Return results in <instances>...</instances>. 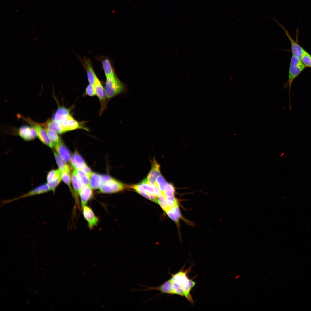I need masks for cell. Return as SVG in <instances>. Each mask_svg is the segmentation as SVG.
<instances>
[{
  "instance_id": "6da1fadb",
  "label": "cell",
  "mask_w": 311,
  "mask_h": 311,
  "mask_svg": "<svg viewBox=\"0 0 311 311\" xmlns=\"http://www.w3.org/2000/svg\"><path fill=\"white\" fill-rule=\"evenodd\" d=\"M184 267L177 273L171 274L170 278L172 283L174 294L185 297L192 305L194 302L191 294V291L195 286L196 282L187 276V273L191 270V267L184 271Z\"/></svg>"
},
{
  "instance_id": "7a4b0ae2",
  "label": "cell",
  "mask_w": 311,
  "mask_h": 311,
  "mask_svg": "<svg viewBox=\"0 0 311 311\" xmlns=\"http://www.w3.org/2000/svg\"><path fill=\"white\" fill-rule=\"evenodd\" d=\"M104 88L109 100L127 91L126 86L115 74L106 77Z\"/></svg>"
},
{
  "instance_id": "3957f363",
  "label": "cell",
  "mask_w": 311,
  "mask_h": 311,
  "mask_svg": "<svg viewBox=\"0 0 311 311\" xmlns=\"http://www.w3.org/2000/svg\"><path fill=\"white\" fill-rule=\"evenodd\" d=\"M306 67L301 61L300 59L292 55L289 65L288 79L285 85V87H289V93L290 103V92L292 84L293 81L306 68Z\"/></svg>"
},
{
  "instance_id": "277c9868",
  "label": "cell",
  "mask_w": 311,
  "mask_h": 311,
  "mask_svg": "<svg viewBox=\"0 0 311 311\" xmlns=\"http://www.w3.org/2000/svg\"><path fill=\"white\" fill-rule=\"evenodd\" d=\"M21 117L34 128L37 132V137L42 143L51 148L53 147V144L48 136L45 129L41 125V123L35 122L29 118L23 116Z\"/></svg>"
},
{
  "instance_id": "5b68a950",
  "label": "cell",
  "mask_w": 311,
  "mask_h": 311,
  "mask_svg": "<svg viewBox=\"0 0 311 311\" xmlns=\"http://www.w3.org/2000/svg\"><path fill=\"white\" fill-rule=\"evenodd\" d=\"M126 187L124 184L113 178L102 183L99 189L102 193L110 194L116 193L122 191Z\"/></svg>"
},
{
  "instance_id": "8992f818",
  "label": "cell",
  "mask_w": 311,
  "mask_h": 311,
  "mask_svg": "<svg viewBox=\"0 0 311 311\" xmlns=\"http://www.w3.org/2000/svg\"><path fill=\"white\" fill-rule=\"evenodd\" d=\"M50 191V190L47 184H44L35 188L20 196L12 199L3 200L1 203V205H3L21 198L44 194Z\"/></svg>"
},
{
  "instance_id": "52a82bcc",
  "label": "cell",
  "mask_w": 311,
  "mask_h": 311,
  "mask_svg": "<svg viewBox=\"0 0 311 311\" xmlns=\"http://www.w3.org/2000/svg\"><path fill=\"white\" fill-rule=\"evenodd\" d=\"M46 179V184L50 190L55 192L62 180L60 171L58 169L50 170L47 175Z\"/></svg>"
},
{
  "instance_id": "ba28073f",
  "label": "cell",
  "mask_w": 311,
  "mask_h": 311,
  "mask_svg": "<svg viewBox=\"0 0 311 311\" xmlns=\"http://www.w3.org/2000/svg\"><path fill=\"white\" fill-rule=\"evenodd\" d=\"M82 206L84 218L87 222L89 228L92 230L97 225L99 222L98 218L90 207L86 205Z\"/></svg>"
},
{
  "instance_id": "9c48e42d",
  "label": "cell",
  "mask_w": 311,
  "mask_h": 311,
  "mask_svg": "<svg viewBox=\"0 0 311 311\" xmlns=\"http://www.w3.org/2000/svg\"><path fill=\"white\" fill-rule=\"evenodd\" d=\"M274 19L284 30L286 35L288 38L291 43L292 55L300 59L305 50L299 44L297 41H295L292 38L287 30L284 26L280 24L275 19Z\"/></svg>"
},
{
  "instance_id": "30bf717a",
  "label": "cell",
  "mask_w": 311,
  "mask_h": 311,
  "mask_svg": "<svg viewBox=\"0 0 311 311\" xmlns=\"http://www.w3.org/2000/svg\"><path fill=\"white\" fill-rule=\"evenodd\" d=\"M18 132V135L26 141L33 140L37 136L36 130L31 126L23 125L19 128Z\"/></svg>"
},
{
  "instance_id": "8fae6325",
  "label": "cell",
  "mask_w": 311,
  "mask_h": 311,
  "mask_svg": "<svg viewBox=\"0 0 311 311\" xmlns=\"http://www.w3.org/2000/svg\"><path fill=\"white\" fill-rule=\"evenodd\" d=\"M146 289L141 290L145 291L158 290L160 291L162 293L174 295L172 287V283L170 279L167 280L160 286L153 287L146 286Z\"/></svg>"
},
{
  "instance_id": "7c38bea8",
  "label": "cell",
  "mask_w": 311,
  "mask_h": 311,
  "mask_svg": "<svg viewBox=\"0 0 311 311\" xmlns=\"http://www.w3.org/2000/svg\"><path fill=\"white\" fill-rule=\"evenodd\" d=\"M165 212L175 222L178 228L180 227L179 221L180 219L184 220L186 221H185L187 220L186 219H184L181 214L179 205L169 208Z\"/></svg>"
},
{
  "instance_id": "4fadbf2b",
  "label": "cell",
  "mask_w": 311,
  "mask_h": 311,
  "mask_svg": "<svg viewBox=\"0 0 311 311\" xmlns=\"http://www.w3.org/2000/svg\"><path fill=\"white\" fill-rule=\"evenodd\" d=\"M53 148L60 156L66 162H70L71 156L70 152L62 141L54 144Z\"/></svg>"
},
{
  "instance_id": "5bb4252c",
  "label": "cell",
  "mask_w": 311,
  "mask_h": 311,
  "mask_svg": "<svg viewBox=\"0 0 311 311\" xmlns=\"http://www.w3.org/2000/svg\"><path fill=\"white\" fill-rule=\"evenodd\" d=\"M160 175V166L155 159H154L152 161L151 169L146 179L150 183L155 185L156 179Z\"/></svg>"
},
{
  "instance_id": "9a60e30c",
  "label": "cell",
  "mask_w": 311,
  "mask_h": 311,
  "mask_svg": "<svg viewBox=\"0 0 311 311\" xmlns=\"http://www.w3.org/2000/svg\"><path fill=\"white\" fill-rule=\"evenodd\" d=\"M83 64L86 69L89 84L94 86L97 77L94 71L92 64L89 60L84 58Z\"/></svg>"
},
{
  "instance_id": "2e32d148",
  "label": "cell",
  "mask_w": 311,
  "mask_h": 311,
  "mask_svg": "<svg viewBox=\"0 0 311 311\" xmlns=\"http://www.w3.org/2000/svg\"><path fill=\"white\" fill-rule=\"evenodd\" d=\"M82 206L86 205L93 196L92 189L89 185H84L79 192Z\"/></svg>"
},
{
  "instance_id": "e0dca14e",
  "label": "cell",
  "mask_w": 311,
  "mask_h": 311,
  "mask_svg": "<svg viewBox=\"0 0 311 311\" xmlns=\"http://www.w3.org/2000/svg\"><path fill=\"white\" fill-rule=\"evenodd\" d=\"M71 180L76 202L79 206V202L78 200V197L79 196L80 191L84 185L79 179L75 170H74L72 173Z\"/></svg>"
},
{
  "instance_id": "ac0fdd59",
  "label": "cell",
  "mask_w": 311,
  "mask_h": 311,
  "mask_svg": "<svg viewBox=\"0 0 311 311\" xmlns=\"http://www.w3.org/2000/svg\"><path fill=\"white\" fill-rule=\"evenodd\" d=\"M70 162L74 169L82 170L87 164L81 156L77 152L72 155Z\"/></svg>"
},
{
  "instance_id": "d6986e66",
  "label": "cell",
  "mask_w": 311,
  "mask_h": 311,
  "mask_svg": "<svg viewBox=\"0 0 311 311\" xmlns=\"http://www.w3.org/2000/svg\"><path fill=\"white\" fill-rule=\"evenodd\" d=\"M139 184L146 192L155 196L157 197L161 193L156 185L150 183L146 178Z\"/></svg>"
},
{
  "instance_id": "ffe728a7",
  "label": "cell",
  "mask_w": 311,
  "mask_h": 311,
  "mask_svg": "<svg viewBox=\"0 0 311 311\" xmlns=\"http://www.w3.org/2000/svg\"><path fill=\"white\" fill-rule=\"evenodd\" d=\"M41 124L45 129L54 131L58 134L64 133L59 124L52 118L49 119L45 122Z\"/></svg>"
},
{
  "instance_id": "44dd1931",
  "label": "cell",
  "mask_w": 311,
  "mask_h": 311,
  "mask_svg": "<svg viewBox=\"0 0 311 311\" xmlns=\"http://www.w3.org/2000/svg\"><path fill=\"white\" fill-rule=\"evenodd\" d=\"M102 184L101 175L92 172L90 176L89 185L94 189H99Z\"/></svg>"
},
{
  "instance_id": "7402d4cb",
  "label": "cell",
  "mask_w": 311,
  "mask_h": 311,
  "mask_svg": "<svg viewBox=\"0 0 311 311\" xmlns=\"http://www.w3.org/2000/svg\"><path fill=\"white\" fill-rule=\"evenodd\" d=\"M101 63L106 77L115 74L111 62L108 58H104L102 60Z\"/></svg>"
},
{
  "instance_id": "603a6c76",
  "label": "cell",
  "mask_w": 311,
  "mask_h": 311,
  "mask_svg": "<svg viewBox=\"0 0 311 311\" xmlns=\"http://www.w3.org/2000/svg\"><path fill=\"white\" fill-rule=\"evenodd\" d=\"M130 187L134 189L137 193L145 198L157 203V197L155 196L146 192L139 184L133 185L130 186Z\"/></svg>"
},
{
  "instance_id": "cb8c5ba5",
  "label": "cell",
  "mask_w": 311,
  "mask_h": 311,
  "mask_svg": "<svg viewBox=\"0 0 311 311\" xmlns=\"http://www.w3.org/2000/svg\"><path fill=\"white\" fill-rule=\"evenodd\" d=\"M62 180L69 187L70 190L71 191V192L73 191L71 188V175L70 170L69 166L68 165L65 169L60 171Z\"/></svg>"
},
{
  "instance_id": "d4e9b609",
  "label": "cell",
  "mask_w": 311,
  "mask_h": 311,
  "mask_svg": "<svg viewBox=\"0 0 311 311\" xmlns=\"http://www.w3.org/2000/svg\"><path fill=\"white\" fill-rule=\"evenodd\" d=\"M74 170L82 184L84 185H89L90 175L82 170Z\"/></svg>"
},
{
  "instance_id": "484cf974",
  "label": "cell",
  "mask_w": 311,
  "mask_h": 311,
  "mask_svg": "<svg viewBox=\"0 0 311 311\" xmlns=\"http://www.w3.org/2000/svg\"><path fill=\"white\" fill-rule=\"evenodd\" d=\"M48 136L52 142L53 145L62 141L61 138L57 132L48 129H45Z\"/></svg>"
},
{
  "instance_id": "4316f807",
  "label": "cell",
  "mask_w": 311,
  "mask_h": 311,
  "mask_svg": "<svg viewBox=\"0 0 311 311\" xmlns=\"http://www.w3.org/2000/svg\"><path fill=\"white\" fill-rule=\"evenodd\" d=\"M167 183L163 177L160 175L156 179L155 185L161 193L163 194Z\"/></svg>"
},
{
  "instance_id": "83f0119b",
  "label": "cell",
  "mask_w": 311,
  "mask_h": 311,
  "mask_svg": "<svg viewBox=\"0 0 311 311\" xmlns=\"http://www.w3.org/2000/svg\"><path fill=\"white\" fill-rule=\"evenodd\" d=\"M157 203L165 212L169 208L166 203L165 196L162 193L157 197Z\"/></svg>"
},
{
  "instance_id": "f1b7e54d",
  "label": "cell",
  "mask_w": 311,
  "mask_h": 311,
  "mask_svg": "<svg viewBox=\"0 0 311 311\" xmlns=\"http://www.w3.org/2000/svg\"><path fill=\"white\" fill-rule=\"evenodd\" d=\"M53 153L58 169L61 171L65 169L68 165L67 164L66 162L63 160L57 153L53 151Z\"/></svg>"
},
{
  "instance_id": "f546056e",
  "label": "cell",
  "mask_w": 311,
  "mask_h": 311,
  "mask_svg": "<svg viewBox=\"0 0 311 311\" xmlns=\"http://www.w3.org/2000/svg\"><path fill=\"white\" fill-rule=\"evenodd\" d=\"M300 59L306 67L311 68V55L306 50L303 53Z\"/></svg>"
},
{
  "instance_id": "4dcf8cb0",
  "label": "cell",
  "mask_w": 311,
  "mask_h": 311,
  "mask_svg": "<svg viewBox=\"0 0 311 311\" xmlns=\"http://www.w3.org/2000/svg\"><path fill=\"white\" fill-rule=\"evenodd\" d=\"M175 188L172 184L167 183L163 194L165 197L175 196Z\"/></svg>"
},
{
  "instance_id": "1f68e13d",
  "label": "cell",
  "mask_w": 311,
  "mask_h": 311,
  "mask_svg": "<svg viewBox=\"0 0 311 311\" xmlns=\"http://www.w3.org/2000/svg\"><path fill=\"white\" fill-rule=\"evenodd\" d=\"M165 197L167 204L169 208L179 205L177 199L175 196Z\"/></svg>"
},
{
  "instance_id": "d6a6232c",
  "label": "cell",
  "mask_w": 311,
  "mask_h": 311,
  "mask_svg": "<svg viewBox=\"0 0 311 311\" xmlns=\"http://www.w3.org/2000/svg\"><path fill=\"white\" fill-rule=\"evenodd\" d=\"M85 94L90 97L95 96L96 94L94 86L90 84L88 85L85 89Z\"/></svg>"
},
{
  "instance_id": "836d02e7",
  "label": "cell",
  "mask_w": 311,
  "mask_h": 311,
  "mask_svg": "<svg viewBox=\"0 0 311 311\" xmlns=\"http://www.w3.org/2000/svg\"><path fill=\"white\" fill-rule=\"evenodd\" d=\"M113 178L107 175H101L102 184L111 179Z\"/></svg>"
}]
</instances>
